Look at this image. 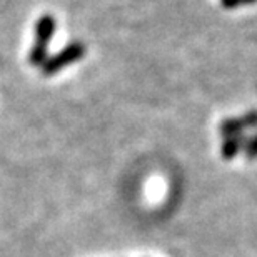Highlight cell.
Masks as SVG:
<instances>
[{
	"instance_id": "cell-1",
	"label": "cell",
	"mask_w": 257,
	"mask_h": 257,
	"mask_svg": "<svg viewBox=\"0 0 257 257\" xmlns=\"http://www.w3.org/2000/svg\"><path fill=\"white\" fill-rule=\"evenodd\" d=\"M57 29V20L54 15L44 14L40 15L37 24H35V42L34 47L29 52V64L34 67H42L45 60L49 59V44L55 35Z\"/></svg>"
},
{
	"instance_id": "cell-2",
	"label": "cell",
	"mask_w": 257,
	"mask_h": 257,
	"mask_svg": "<svg viewBox=\"0 0 257 257\" xmlns=\"http://www.w3.org/2000/svg\"><path fill=\"white\" fill-rule=\"evenodd\" d=\"M85 52H87V47L84 42H77L75 40V42L67 44L60 52H57L55 55H52V57H49L45 60V64L40 67V69H42V74L45 77L59 74V72L65 69V67L79 62V60L85 55Z\"/></svg>"
},
{
	"instance_id": "cell-3",
	"label": "cell",
	"mask_w": 257,
	"mask_h": 257,
	"mask_svg": "<svg viewBox=\"0 0 257 257\" xmlns=\"http://www.w3.org/2000/svg\"><path fill=\"white\" fill-rule=\"evenodd\" d=\"M245 141H247V136H245V134H240V136H235V137L224 139L222 147H220L222 159H225V161H232V159L244 149Z\"/></svg>"
},
{
	"instance_id": "cell-4",
	"label": "cell",
	"mask_w": 257,
	"mask_h": 257,
	"mask_svg": "<svg viewBox=\"0 0 257 257\" xmlns=\"http://www.w3.org/2000/svg\"><path fill=\"white\" fill-rule=\"evenodd\" d=\"M244 124L242 120L237 119V117H229V119H224L220 122V127H219V132L220 136L224 139H229V137H235V136H240L244 134Z\"/></svg>"
},
{
	"instance_id": "cell-5",
	"label": "cell",
	"mask_w": 257,
	"mask_h": 257,
	"mask_svg": "<svg viewBox=\"0 0 257 257\" xmlns=\"http://www.w3.org/2000/svg\"><path fill=\"white\" fill-rule=\"evenodd\" d=\"M242 152H244V156L249 159V161H254V159H257V132L254 134V136L247 137Z\"/></svg>"
},
{
	"instance_id": "cell-6",
	"label": "cell",
	"mask_w": 257,
	"mask_h": 257,
	"mask_svg": "<svg viewBox=\"0 0 257 257\" xmlns=\"http://www.w3.org/2000/svg\"><path fill=\"white\" fill-rule=\"evenodd\" d=\"M240 120H242L244 124V128H257V110H249L247 114H244L240 117Z\"/></svg>"
},
{
	"instance_id": "cell-7",
	"label": "cell",
	"mask_w": 257,
	"mask_h": 257,
	"mask_svg": "<svg viewBox=\"0 0 257 257\" xmlns=\"http://www.w3.org/2000/svg\"><path fill=\"white\" fill-rule=\"evenodd\" d=\"M222 5L225 9H237L239 5H242V0H222Z\"/></svg>"
},
{
	"instance_id": "cell-8",
	"label": "cell",
	"mask_w": 257,
	"mask_h": 257,
	"mask_svg": "<svg viewBox=\"0 0 257 257\" xmlns=\"http://www.w3.org/2000/svg\"><path fill=\"white\" fill-rule=\"evenodd\" d=\"M257 0H242V4H254Z\"/></svg>"
}]
</instances>
